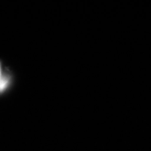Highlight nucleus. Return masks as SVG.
Returning <instances> with one entry per match:
<instances>
[{
  "label": "nucleus",
  "instance_id": "nucleus-2",
  "mask_svg": "<svg viewBox=\"0 0 151 151\" xmlns=\"http://www.w3.org/2000/svg\"><path fill=\"white\" fill-rule=\"evenodd\" d=\"M3 75L2 73V70H1V65H0V78L2 77V76Z\"/></svg>",
  "mask_w": 151,
  "mask_h": 151
},
{
  "label": "nucleus",
  "instance_id": "nucleus-1",
  "mask_svg": "<svg viewBox=\"0 0 151 151\" xmlns=\"http://www.w3.org/2000/svg\"><path fill=\"white\" fill-rule=\"evenodd\" d=\"M10 76L4 74L0 78V93L4 91L10 84Z\"/></svg>",
  "mask_w": 151,
  "mask_h": 151
}]
</instances>
